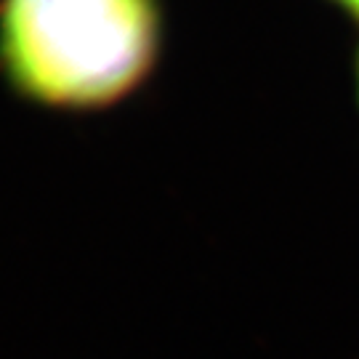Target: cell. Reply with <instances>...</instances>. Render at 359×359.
<instances>
[{
    "label": "cell",
    "instance_id": "6da1fadb",
    "mask_svg": "<svg viewBox=\"0 0 359 359\" xmlns=\"http://www.w3.org/2000/svg\"><path fill=\"white\" fill-rule=\"evenodd\" d=\"M157 32L154 0H0V69L46 107H104L149 72Z\"/></svg>",
    "mask_w": 359,
    "mask_h": 359
},
{
    "label": "cell",
    "instance_id": "7a4b0ae2",
    "mask_svg": "<svg viewBox=\"0 0 359 359\" xmlns=\"http://www.w3.org/2000/svg\"><path fill=\"white\" fill-rule=\"evenodd\" d=\"M338 3H344L346 8H351L354 13H359V0H338Z\"/></svg>",
    "mask_w": 359,
    "mask_h": 359
}]
</instances>
